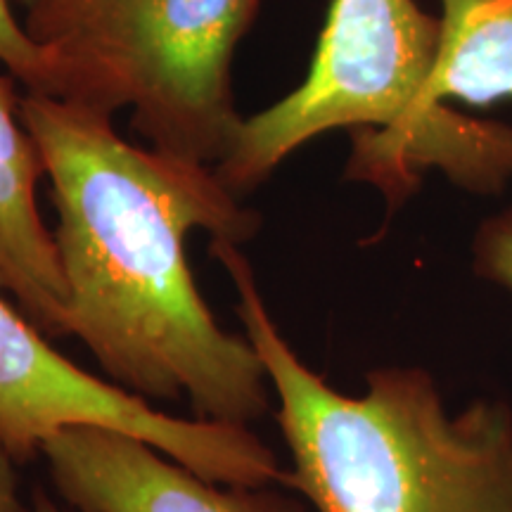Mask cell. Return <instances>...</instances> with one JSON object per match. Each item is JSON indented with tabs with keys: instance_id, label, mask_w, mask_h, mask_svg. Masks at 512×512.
Here are the masks:
<instances>
[{
	"instance_id": "cell-1",
	"label": "cell",
	"mask_w": 512,
	"mask_h": 512,
	"mask_svg": "<svg viewBox=\"0 0 512 512\" xmlns=\"http://www.w3.org/2000/svg\"><path fill=\"white\" fill-rule=\"evenodd\" d=\"M22 119L53 185L72 335L110 382L147 403L185 399L204 422L266 418L264 363L216 323L185 245L192 230L242 245L259 216L214 166L126 143L112 114L24 91Z\"/></svg>"
},
{
	"instance_id": "cell-2",
	"label": "cell",
	"mask_w": 512,
	"mask_h": 512,
	"mask_svg": "<svg viewBox=\"0 0 512 512\" xmlns=\"http://www.w3.org/2000/svg\"><path fill=\"white\" fill-rule=\"evenodd\" d=\"M242 328L278 394L290 489L316 512H512V411L475 401L448 415L422 368H377L363 396L332 389L273 323L240 245L211 238Z\"/></svg>"
},
{
	"instance_id": "cell-3",
	"label": "cell",
	"mask_w": 512,
	"mask_h": 512,
	"mask_svg": "<svg viewBox=\"0 0 512 512\" xmlns=\"http://www.w3.org/2000/svg\"><path fill=\"white\" fill-rule=\"evenodd\" d=\"M439 38V19L415 0H332L309 76L242 121L216 176L242 197L311 138L354 128L347 176L380 188L392 209L427 171L479 195L503 192L512 126L458 112L432 119L422 107Z\"/></svg>"
},
{
	"instance_id": "cell-4",
	"label": "cell",
	"mask_w": 512,
	"mask_h": 512,
	"mask_svg": "<svg viewBox=\"0 0 512 512\" xmlns=\"http://www.w3.org/2000/svg\"><path fill=\"white\" fill-rule=\"evenodd\" d=\"M259 0H81L48 46L53 95L133 110L155 150L219 166L242 126L230 62Z\"/></svg>"
},
{
	"instance_id": "cell-5",
	"label": "cell",
	"mask_w": 512,
	"mask_h": 512,
	"mask_svg": "<svg viewBox=\"0 0 512 512\" xmlns=\"http://www.w3.org/2000/svg\"><path fill=\"white\" fill-rule=\"evenodd\" d=\"M95 425L138 437L219 484L287 486L290 472L249 427L166 415L110 380H100L0 294V434L19 465L67 427Z\"/></svg>"
},
{
	"instance_id": "cell-6",
	"label": "cell",
	"mask_w": 512,
	"mask_h": 512,
	"mask_svg": "<svg viewBox=\"0 0 512 512\" xmlns=\"http://www.w3.org/2000/svg\"><path fill=\"white\" fill-rule=\"evenodd\" d=\"M50 482L76 512H304L273 486L219 484L131 434L67 427L43 444Z\"/></svg>"
},
{
	"instance_id": "cell-7",
	"label": "cell",
	"mask_w": 512,
	"mask_h": 512,
	"mask_svg": "<svg viewBox=\"0 0 512 512\" xmlns=\"http://www.w3.org/2000/svg\"><path fill=\"white\" fill-rule=\"evenodd\" d=\"M15 81L0 74V294L43 335L62 339L72 335L67 280L36 197L46 164L22 119Z\"/></svg>"
},
{
	"instance_id": "cell-8",
	"label": "cell",
	"mask_w": 512,
	"mask_h": 512,
	"mask_svg": "<svg viewBox=\"0 0 512 512\" xmlns=\"http://www.w3.org/2000/svg\"><path fill=\"white\" fill-rule=\"evenodd\" d=\"M441 38L425 114L446 117L444 100L470 105L512 98V0H441Z\"/></svg>"
},
{
	"instance_id": "cell-9",
	"label": "cell",
	"mask_w": 512,
	"mask_h": 512,
	"mask_svg": "<svg viewBox=\"0 0 512 512\" xmlns=\"http://www.w3.org/2000/svg\"><path fill=\"white\" fill-rule=\"evenodd\" d=\"M0 64L22 83L24 91L53 95L55 72L50 53L15 17L10 0H0Z\"/></svg>"
},
{
	"instance_id": "cell-10",
	"label": "cell",
	"mask_w": 512,
	"mask_h": 512,
	"mask_svg": "<svg viewBox=\"0 0 512 512\" xmlns=\"http://www.w3.org/2000/svg\"><path fill=\"white\" fill-rule=\"evenodd\" d=\"M472 264L484 280L512 292V209L482 223L472 242Z\"/></svg>"
},
{
	"instance_id": "cell-11",
	"label": "cell",
	"mask_w": 512,
	"mask_h": 512,
	"mask_svg": "<svg viewBox=\"0 0 512 512\" xmlns=\"http://www.w3.org/2000/svg\"><path fill=\"white\" fill-rule=\"evenodd\" d=\"M24 8V27L34 41L48 46L60 34L81 0H19Z\"/></svg>"
},
{
	"instance_id": "cell-12",
	"label": "cell",
	"mask_w": 512,
	"mask_h": 512,
	"mask_svg": "<svg viewBox=\"0 0 512 512\" xmlns=\"http://www.w3.org/2000/svg\"><path fill=\"white\" fill-rule=\"evenodd\" d=\"M15 465L19 463L10 453L8 444H5L3 434H0V512H34V508H27L22 496H19Z\"/></svg>"
},
{
	"instance_id": "cell-13",
	"label": "cell",
	"mask_w": 512,
	"mask_h": 512,
	"mask_svg": "<svg viewBox=\"0 0 512 512\" xmlns=\"http://www.w3.org/2000/svg\"><path fill=\"white\" fill-rule=\"evenodd\" d=\"M31 508H34V512H69V510H62L43 489L34 491V505H31Z\"/></svg>"
}]
</instances>
